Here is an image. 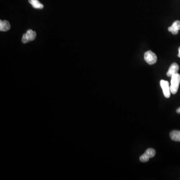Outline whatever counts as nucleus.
I'll list each match as a JSON object with an SVG mask.
<instances>
[{"label": "nucleus", "instance_id": "f257e3e1", "mask_svg": "<svg viewBox=\"0 0 180 180\" xmlns=\"http://www.w3.org/2000/svg\"><path fill=\"white\" fill-rule=\"evenodd\" d=\"M180 83V75L178 73L174 74L171 77L170 90L172 94H176L179 89Z\"/></svg>", "mask_w": 180, "mask_h": 180}, {"label": "nucleus", "instance_id": "f03ea898", "mask_svg": "<svg viewBox=\"0 0 180 180\" xmlns=\"http://www.w3.org/2000/svg\"><path fill=\"white\" fill-rule=\"evenodd\" d=\"M155 155H156V151L154 149H148L145 153L140 157V160L142 162H147L149 160V159L153 158Z\"/></svg>", "mask_w": 180, "mask_h": 180}, {"label": "nucleus", "instance_id": "7ed1b4c3", "mask_svg": "<svg viewBox=\"0 0 180 180\" xmlns=\"http://www.w3.org/2000/svg\"><path fill=\"white\" fill-rule=\"evenodd\" d=\"M144 59L149 65H153L157 61V57L154 53L151 51L146 52L144 54Z\"/></svg>", "mask_w": 180, "mask_h": 180}, {"label": "nucleus", "instance_id": "20e7f679", "mask_svg": "<svg viewBox=\"0 0 180 180\" xmlns=\"http://www.w3.org/2000/svg\"><path fill=\"white\" fill-rule=\"evenodd\" d=\"M36 37V33L35 31L31 29L28 30L27 32L23 35L22 41L23 43H27L28 42L33 41Z\"/></svg>", "mask_w": 180, "mask_h": 180}, {"label": "nucleus", "instance_id": "39448f33", "mask_svg": "<svg viewBox=\"0 0 180 180\" xmlns=\"http://www.w3.org/2000/svg\"><path fill=\"white\" fill-rule=\"evenodd\" d=\"M160 85L164 93V96L166 98H169L171 96V90L169 83L167 81L162 80L160 81Z\"/></svg>", "mask_w": 180, "mask_h": 180}, {"label": "nucleus", "instance_id": "423d86ee", "mask_svg": "<svg viewBox=\"0 0 180 180\" xmlns=\"http://www.w3.org/2000/svg\"><path fill=\"white\" fill-rule=\"evenodd\" d=\"M179 70V65H178V64H177L176 63H173L169 68V70L167 73V75L169 77H171L173 75L178 73Z\"/></svg>", "mask_w": 180, "mask_h": 180}, {"label": "nucleus", "instance_id": "0eeeda50", "mask_svg": "<svg viewBox=\"0 0 180 180\" xmlns=\"http://www.w3.org/2000/svg\"><path fill=\"white\" fill-rule=\"evenodd\" d=\"M180 30V21H176L173 23L172 25L168 28V31L169 32H171L173 34L177 35Z\"/></svg>", "mask_w": 180, "mask_h": 180}, {"label": "nucleus", "instance_id": "6e6552de", "mask_svg": "<svg viewBox=\"0 0 180 180\" xmlns=\"http://www.w3.org/2000/svg\"><path fill=\"white\" fill-rule=\"evenodd\" d=\"M11 29V25L8 21H0V31L3 32L8 31Z\"/></svg>", "mask_w": 180, "mask_h": 180}, {"label": "nucleus", "instance_id": "1a4fd4ad", "mask_svg": "<svg viewBox=\"0 0 180 180\" xmlns=\"http://www.w3.org/2000/svg\"><path fill=\"white\" fill-rule=\"evenodd\" d=\"M170 137L172 140L177 142H180V131L174 130L172 131L170 134Z\"/></svg>", "mask_w": 180, "mask_h": 180}, {"label": "nucleus", "instance_id": "9d476101", "mask_svg": "<svg viewBox=\"0 0 180 180\" xmlns=\"http://www.w3.org/2000/svg\"><path fill=\"white\" fill-rule=\"evenodd\" d=\"M29 2L32 5L33 8L37 9H42L43 8V5L41 4L38 0H29Z\"/></svg>", "mask_w": 180, "mask_h": 180}, {"label": "nucleus", "instance_id": "9b49d317", "mask_svg": "<svg viewBox=\"0 0 180 180\" xmlns=\"http://www.w3.org/2000/svg\"><path fill=\"white\" fill-rule=\"evenodd\" d=\"M176 112L177 113H178V114H180V107L177 110Z\"/></svg>", "mask_w": 180, "mask_h": 180}, {"label": "nucleus", "instance_id": "f8f14e48", "mask_svg": "<svg viewBox=\"0 0 180 180\" xmlns=\"http://www.w3.org/2000/svg\"><path fill=\"white\" fill-rule=\"evenodd\" d=\"M178 56L179 58H180V47L179 48V54H178Z\"/></svg>", "mask_w": 180, "mask_h": 180}]
</instances>
